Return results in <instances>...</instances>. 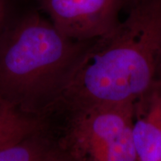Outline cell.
I'll return each mask as SVG.
<instances>
[{"label": "cell", "mask_w": 161, "mask_h": 161, "mask_svg": "<svg viewBox=\"0 0 161 161\" xmlns=\"http://www.w3.org/2000/svg\"><path fill=\"white\" fill-rule=\"evenodd\" d=\"M54 142L47 128L0 148V161H43Z\"/></svg>", "instance_id": "cell-7"}, {"label": "cell", "mask_w": 161, "mask_h": 161, "mask_svg": "<svg viewBox=\"0 0 161 161\" xmlns=\"http://www.w3.org/2000/svg\"><path fill=\"white\" fill-rule=\"evenodd\" d=\"M134 103L96 105L64 113L58 148L74 161H138L132 137Z\"/></svg>", "instance_id": "cell-3"}, {"label": "cell", "mask_w": 161, "mask_h": 161, "mask_svg": "<svg viewBox=\"0 0 161 161\" xmlns=\"http://www.w3.org/2000/svg\"><path fill=\"white\" fill-rule=\"evenodd\" d=\"M142 0H122L124 4V9L129 10L130 8L140 3Z\"/></svg>", "instance_id": "cell-10"}, {"label": "cell", "mask_w": 161, "mask_h": 161, "mask_svg": "<svg viewBox=\"0 0 161 161\" xmlns=\"http://www.w3.org/2000/svg\"><path fill=\"white\" fill-rule=\"evenodd\" d=\"M94 40L46 116L96 105L134 103L161 84V0H142Z\"/></svg>", "instance_id": "cell-1"}, {"label": "cell", "mask_w": 161, "mask_h": 161, "mask_svg": "<svg viewBox=\"0 0 161 161\" xmlns=\"http://www.w3.org/2000/svg\"><path fill=\"white\" fill-rule=\"evenodd\" d=\"M8 24V21L6 2L5 0H0V34Z\"/></svg>", "instance_id": "cell-9"}, {"label": "cell", "mask_w": 161, "mask_h": 161, "mask_svg": "<svg viewBox=\"0 0 161 161\" xmlns=\"http://www.w3.org/2000/svg\"><path fill=\"white\" fill-rule=\"evenodd\" d=\"M62 35L79 42L103 37L120 23L122 0H36Z\"/></svg>", "instance_id": "cell-4"}, {"label": "cell", "mask_w": 161, "mask_h": 161, "mask_svg": "<svg viewBox=\"0 0 161 161\" xmlns=\"http://www.w3.org/2000/svg\"><path fill=\"white\" fill-rule=\"evenodd\" d=\"M43 161H74L66 153L60 150L55 143L46 154Z\"/></svg>", "instance_id": "cell-8"}, {"label": "cell", "mask_w": 161, "mask_h": 161, "mask_svg": "<svg viewBox=\"0 0 161 161\" xmlns=\"http://www.w3.org/2000/svg\"><path fill=\"white\" fill-rule=\"evenodd\" d=\"M131 132L138 161H161V84L134 102Z\"/></svg>", "instance_id": "cell-5"}, {"label": "cell", "mask_w": 161, "mask_h": 161, "mask_svg": "<svg viewBox=\"0 0 161 161\" xmlns=\"http://www.w3.org/2000/svg\"><path fill=\"white\" fill-rule=\"evenodd\" d=\"M92 41L66 37L37 12L8 23L0 34V96L43 119Z\"/></svg>", "instance_id": "cell-2"}, {"label": "cell", "mask_w": 161, "mask_h": 161, "mask_svg": "<svg viewBox=\"0 0 161 161\" xmlns=\"http://www.w3.org/2000/svg\"><path fill=\"white\" fill-rule=\"evenodd\" d=\"M46 128L43 119L26 114L0 96V148L17 143Z\"/></svg>", "instance_id": "cell-6"}]
</instances>
